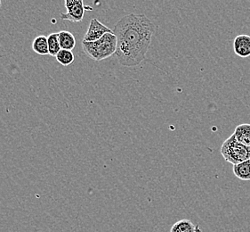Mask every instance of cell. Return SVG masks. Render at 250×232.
I'll return each mask as SVG.
<instances>
[{
	"mask_svg": "<svg viewBox=\"0 0 250 232\" xmlns=\"http://www.w3.org/2000/svg\"><path fill=\"white\" fill-rule=\"evenodd\" d=\"M32 50L40 56L49 55L47 37L44 35L38 36L32 42Z\"/></svg>",
	"mask_w": 250,
	"mask_h": 232,
	"instance_id": "10",
	"label": "cell"
},
{
	"mask_svg": "<svg viewBox=\"0 0 250 232\" xmlns=\"http://www.w3.org/2000/svg\"><path fill=\"white\" fill-rule=\"evenodd\" d=\"M58 36L62 49L72 51L75 48L76 39L71 32L67 30H62L58 32Z\"/></svg>",
	"mask_w": 250,
	"mask_h": 232,
	"instance_id": "7",
	"label": "cell"
},
{
	"mask_svg": "<svg viewBox=\"0 0 250 232\" xmlns=\"http://www.w3.org/2000/svg\"><path fill=\"white\" fill-rule=\"evenodd\" d=\"M110 32H113V30H110V28L103 24L100 21L97 20L96 18H93L90 21L88 30L84 36L83 41H88V42L97 41L103 36L105 35L106 33H110Z\"/></svg>",
	"mask_w": 250,
	"mask_h": 232,
	"instance_id": "5",
	"label": "cell"
},
{
	"mask_svg": "<svg viewBox=\"0 0 250 232\" xmlns=\"http://www.w3.org/2000/svg\"><path fill=\"white\" fill-rule=\"evenodd\" d=\"M67 13L61 14V19L71 23H80L85 15L84 0H63Z\"/></svg>",
	"mask_w": 250,
	"mask_h": 232,
	"instance_id": "4",
	"label": "cell"
},
{
	"mask_svg": "<svg viewBox=\"0 0 250 232\" xmlns=\"http://www.w3.org/2000/svg\"><path fill=\"white\" fill-rule=\"evenodd\" d=\"M1 5H2V2H1V0H0V7H1Z\"/></svg>",
	"mask_w": 250,
	"mask_h": 232,
	"instance_id": "14",
	"label": "cell"
},
{
	"mask_svg": "<svg viewBox=\"0 0 250 232\" xmlns=\"http://www.w3.org/2000/svg\"><path fill=\"white\" fill-rule=\"evenodd\" d=\"M155 25L145 15H125L116 23V57L121 66L135 67L145 60Z\"/></svg>",
	"mask_w": 250,
	"mask_h": 232,
	"instance_id": "1",
	"label": "cell"
},
{
	"mask_svg": "<svg viewBox=\"0 0 250 232\" xmlns=\"http://www.w3.org/2000/svg\"><path fill=\"white\" fill-rule=\"evenodd\" d=\"M197 227L190 220L184 219L175 222L171 228L170 232H197Z\"/></svg>",
	"mask_w": 250,
	"mask_h": 232,
	"instance_id": "11",
	"label": "cell"
},
{
	"mask_svg": "<svg viewBox=\"0 0 250 232\" xmlns=\"http://www.w3.org/2000/svg\"><path fill=\"white\" fill-rule=\"evenodd\" d=\"M56 60L62 66H68L74 62V55L72 51L61 49L60 52L56 55Z\"/></svg>",
	"mask_w": 250,
	"mask_h": 232,
	"instance_id": "13",
	"label": "cell"
},
{
	"mask_svg": "<svg viewBox=\"0 0 250 232\" xmlns=\"http://www.w3.org/2000/svg\"><path fill=\"white\" fill-rule=\"evenodd\" d=\"M233 49L236 55L240 57L250 56V36L246 34L238 35L234 39Z\"/></svg>",
	"mask_w": 250,
	"mask_h": 232,
	"instance_id": "6",
	"label": "cell"
},
{
	"mask_svg": "<svg viewBox=\"0 0 250 232\" xmlns=\"http://www.w3.org/2000/svg\"><path fill=\"white\" fill-rule=\"evenodd\" d=\"M234 135L238 141L250 147V124L243 123L236 127Z\"/></svg>",
	"mask_w": 250,
	"mask_h": 232,
	"instance_id": "8",
	"label": "cell"
},
{
	"mask_svg": "<svg viewBox=\"0 0 250 232\" xmlns=\"http://www.w3.org/2000/svg\"><path fill=\"white\" fill-rule=\"evenodd\" d=\"M221 155L225 161L235 165L250 159V147L238 141L233 133L223 143Z\"/></svg>",
	"mask_w": 250,
	"mask_h": 232,
	"instance_id": "3",
	"label": "cell"
},
{
	"mask_svg": "<svg viewBox=\"0 0 250 232\" xmlns=\"http://www.w3.org/2000/svg\"><path fill=\"white\" fill-rule=\"evenodd\" d=\"M47 42H48V49H49V55L52 56H56V55L60 52L61 46L59 43V36L57 32L51 33L47 37Z\"/></svg>",
	"mask_w": 250,
	"mask_h": 232,
	"instance_id": "12",
	"label": "cell"
},
{
	"mask_svg": "<svg viewBox=\"0 0 250 232\" xmlns=\"http://www.w3.org/2000/svg\"><path fill=\"white\" fill-rule=\"evenodd\" d=\"M82 48L86 56L94 61H103L114 55L117 50V38L113 32L106 33L95 41H82Z\"/></svg>",
	"mask_w": 250,
	"mask_h": 232,
	"instance_id": "2",
	"label": "cell"
},
{
	"mask_svg": "<svg viewBox=\"0 0 250 232\" xmlns=\"http://www.w3.org/2000/svg\"><path fill=\"white\" fill-rule=\"evenodd\" d=\"M232 172L241 181H250V159L233 165Z\"/></svg>",
	"mask_w": 250,
	"mask_h": 232,
	"instance_id": "9",
	"label": "cell"
}]
</instances>
